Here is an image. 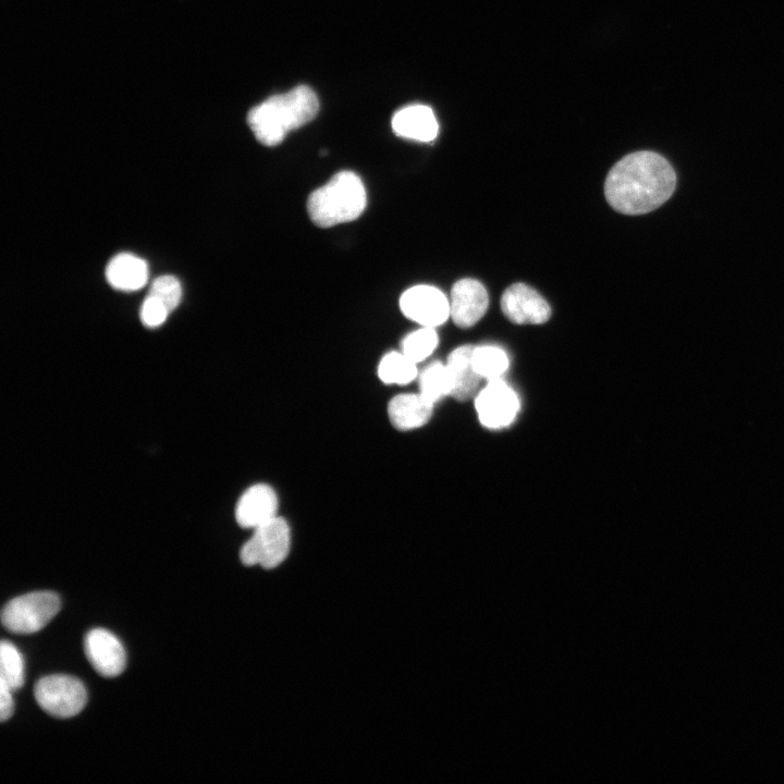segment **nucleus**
<instances>
[{
    "mask_svg": "<svg viewBox=\"0 0 784 784\" xmlns=\"http://www.w3.org/2000/svg\"><path fill=\"white\" fill-rule=\"evenodd\" d=\"M676 186V174L661 155L641 150L616 162L604 182L609 205L624 215L648 213L664 204Z\"/></svg>",
    "mask_w": 784,
    "mask_h": 784,
    "instance_id": "f257e3e1",
    "label": "nucleus"
},
{
    "mask_svg": "<svg viewBox=\"0 0 784 784\" xmlns=\"http://www.w3.org/2000/svg\"><path fill=\"white\" fill-rule=\"evenodd\" d=\"M318 110L315 91L301 85L254 107L248 112L247 123L257 140L271 147L279 145L289 132L311 121Z\"/></svg>",
    "mask_w": 784,
    "mask_h": 784,
    "instance_id": "f03ea898",
    "label": "nucleus"
},
{
    "mask_svg": "<svg viewBox=\"0 0 784 784\" xmlns=\"http://www.w3.org/2000/svg\"><path fill=\"white\" fill-rule=\"evenodd\" d=\"M366 204L363 181L356 173L345 170L309 195L307 211L315 224L329 228L357 219Z\"/></svg>",
    "mask_w": 784,
    "mask_h": 784,
    "instance_id": "7ed1b4c3",
    "label": "nucleus"
},
{
    "mask_svg": "<svg viewBox=\"0 0 784 784\" xmlns=\"http://www.w3.org/2000/svg\"><path fill=\"white\" fill-rule=\"evenodd\" d=\"M60 598L51 591L29 592L10 600L1 613L4 628L28 635L42 629L59 612Z\"/></svg>",
    "mask_w": 784,
    "mask_h": 784,
    "instance_id": "20e7f679",
    "label": "nucleus"
},
{
    "mask_svg": "<svg viewBox=\"0 0 784 784\" xmlns=\"http://www.w3.org/2000/svg\"><path fill=\"white\" fill-rule=\"evenodd\" d=\"M290 548V526L278 515L254 529L253 536L240 551V559L244 565H259L270 569L279 566L286 559Z\"/></svg>",
    "mask_w": 784,
    "mask_h": 784,
    "instance_id": "39448f33",
    "label": "nucleus"
},
{
    "mask_svg": "<svg viewBox=\"0 0 784 784\" xmlns=\"http://www.w3.org/2000/svg\"><path fill=\"white\" fill-rule=\"evenodd\" d=\"M34 696L45 712L60 719L78 714L87 702L84 684L64 674L41 677L34 687Z\"/></svg>",
    "mask_w": 784,
    "mask_h": 784,
    "instance_id": "423d86ee",
    "label": "nucleus"
},
{
    "mask_svg": "<svg viewBox=\"0 0 784 784\" xmlns=\"http://www.w3.org/2000/svg\"><path fill=\"white\" fill-rule=\"evenodd\" d=\"M519 406L516 392L502 379L488 381L475 396L478 419L489 429L509 427L515 420Z\"/></svg>",
    "mask_w": 784,
    "mask_h": 784,
    "instance_id": "0eeeda50",
    "label": "nucleus"
},
{
    "mask_svg": "<svg viewBox=\"0 0 784 784\" xmlns=\"http://www.w3.org/2000/svg\"><path fill=\"white\" fill-rule=\"evenodd\" d=\"M400 308L408 319L422 327H438L450 316V303L446 296L431 285H416L403 293Z\"/></svg>",
    "mask_w": 784,
    "mask_h": 784,
    "instance_id": "6e6552de",
    "label": "nucleus"
},
{
    "mask_svg": "<svg viewBox=\"0 0 784 784\" xmlns=\"http://www.w3.org/2000/svg\"><path fill=\"white\" fill-rule=\"evenodd\" d=\"M500 304L503 315L516 324H541L551 317L548 302L522 282L510 285L503 292Z\"/></svg>",
    "mask_w": 784,
    "mask_h": 784,
    "instance_id": "1a4fd4ad",
    "label": "nucleus"
},
{
    "mask_svg": "<svg viewBox=\"0 0 784 784\" xmlns=\"http://www.w3.org/2000/svg\"><path fill=\"white\" fill-rule=\"evenodd\" d=\"M85 654L91 666L103 677L120 675L126 665L121 641L103 628H94L84 640Z\"/></svg>",
    "mask_w": 784,
    "mask_h": 784,
    "instance_id": "9d476101",
    "label": "nucleus"
},
{
    "mask_svg": "<svg viewBox=\"0 0 784 784\" xmlns=\"http://www.w3.org/2000/svg\"><path fill=\"white\" fill-rule=\"evenodd\" d=\"M489 297L485 286L475 279H461L451 290L450 316L463 329L477 323L486 314Z\"/></svg>",
    "mask_w": 784,
    "mask_h": 784,
    "instance_id": "9b49d317",
    "label": "nucleus"
},
{
    "mask_svg": "<svg viewBox=\"0 0 784 784\" xmlns=\"http://www.w3.org/2000/svg\"><path fill=\"white\" fill-rule=\"evenodd\" d=\"M278 495L267 483L249 487L240 498L235 518L243 528H257L278 516Z\"/></svg>",
    "mask_w": 784,
    "mask_h": 784,
    "instance_id": "f8f14e48",
    "label": "nucleus"
},
{
    "mask_svg": "<svg viewBox=\"0 0 784 784\" xmlns=\"http://www.w3.org/2000/svg\"><path fill=\"white\" fill-rule=\"evenodd\" d=\"M434 403L419 393H402L388 404V416L394 428L408 431L425 426L433 414Z\"/></svg>",
    "mask_w": 784,
    "mask_h": 784,
    "instance_id": "ddd939ff",
    "label": "nucleus"
},
{
    "mask_svg": "<svg viewBox=\"0 0 784 784\" xmlns=\"http://www.w3.org/2000/svg\"><path fill=\"white\" fill-rule=\"evenodd\" d=\"M392 128L401 137L431 142L438 135V122L431 108L424 105L407 106L392 118Z\"/></svg>",
    "mask_w": 784,
    "mask_h": 784,
    "instance_id": "4468645a",
    "label": "nucleus"
},
{
    "mask_svg": "<svg viewBox=\"0 0 784 784\" xmlns=\"http://www.w3.org/2000/svg\"><path fill=\"white\" fill-rule=\"evenodd\" d=\"M474 345H461L453 350L446 359L452 390L451 396L457 401H466L477 394L480 376L473 366Z\"/></svg>",
    "mask_w": 784,
    "mask_h": 784,
    "instance_id": "2eb2a0df",
    "label": "nucleus"
},
{
    "mask_svg": "<svg viewBox=\"0 0 784 784\" xmlns=\"http://www.w3.org/2000/svg\"><path fill=\"white\" fill-rule=\"evenodd\" d=\"M106 277L114 289L132 292L143 287L148 279V267L139 257L122 253L107 266Z\"/></svg>",
    "mask_w": 784,
    "mask_h": 784,
    "instance_id": "dca6fc26",
    "label": "nucleus"
},
{
    "mask_svg": "<svg viewBox=\"0 0 784 784\" xmlns=\"http://www.w3.org/2000/svg\"><path fill=\"white\" fill-rule=\"evenodd\" d=\"M378 377L385 384L404 385L418 377L417 364L402 352L385 354L378 365Z\"/></svg>",
    "mask_w": 784,
    "mask_h": 784,
    "instance_id": "f3484780",
    "label": "nucleus"
},
{
    "mask_svg": "<svg viewBox=\"0 0 784 784\" xmlns=\"http://www.w3.org/2000/svg\"><path fill=\"white\" fill-rule=\"evenodd\" d=\"M471 360L476 372L488 381L501 379L510 365L505 351L495 345L474 346Z\"/></svg>",
    "mask_w": 784,
    "mask_h": 784,
    "instance_id": "a211bd4d",
    "label": "nucleus"
},
{
    "mask_svg": "<svg viewBox=\"0 0 784 784\" xmlns=\"http://www.w3.org/2000/svg\"><path fill=\"white\" fill-rule=\"evenodd\" d=\"M419 392L432 403L451 396V379L445 364L436 360L428 364L418 375Z\"/></svg>",
    "mask_w": 784,
    "mask_h": 784,
    "instance_id": "6ab92c4d",
    "label": "nucleus"
},
{
    "mask_svg": "<svg viewBox=\"0 0 784 784\" xmlns=\"http://www.w3.org/2000/svg\"><path fill=\"white\" fill-rule=\"evenodd\" d=\"M439 342L434 328L422 327L408 333L401 342V352L416 364L424 362L436 350Z\"/></svg>",
    "mask_w": 784,
    "mask_h": 784,
    "instance_id": "aec40b11",
    "label": "nucleus"
},
{
    "mask_svg": "<svg viewBox=\"0 0 784 784\" xmlns=\"http://www.w3.org/2000/svg\"><path fill=\"white\" fill-rule=\"evenodd\" d=\"M0 681L13 691L20 689L24 683L23 657L10 641L5 640L0 645Z\"/></svg>",
    "mask_w": 784,
    "mask_h": 784,
    "instance_id": "412c9836",
    "label": "nucleus"
},
{
    "mask_svg": "<svg viewBox=\"0 0 784 784\" xmlns=\"http://www.w3.org/2000/svg\"><path fill=\"white\" fill-rule=\"evenodd\" d=\"M148 295L158 298L172 311L177 307L182 297L181 283L173 275H161L152 282Z\"/></svg>",
    "mask_w": 784,
    "mask_h": 784,
    "instance_id": "4be33fe9",
    "label": "nucleus"
},
{
    "mask_svg": "<svg viewBox=\"0 0 784 784\" xmlns=\"http://www.w3.org/2000/svg\"><path fill=\"white\" fill-rule=\"evenodd\" d=\"M170 310L158 298L147 295L140 308L142 322L148 328H156L162 324Z\"/></svg>",
    "mask_w": 784,
    "mask_h": 784,
    "instance_id": "5701e85b",
    "label": "nucleus"
},
{
    "mask_svg": "<svg viewBox=\"0 0 784 784\" xmlns=\"http://www.w3.org/2000/svg\"><path fill=\"white\" fill-rule=\"evenodd\" d=\"M12 693L13 690L3 681H0V720L2 722L9 720L13 714Z\"/></svg>",
    "mask_w": 784,
    "mask_h": 784,
    "instance_id": "b1692460",
    "label": "nucleus"
}]
</instances>
